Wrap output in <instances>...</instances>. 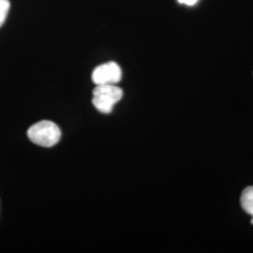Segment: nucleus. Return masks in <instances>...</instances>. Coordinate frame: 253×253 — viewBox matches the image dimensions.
I'll return each instance as SVG.
<instances>
[{
  "label": "nucleus",
  "instance_id": "nucleus-1",
  "mask_svg": "<svg viewBox=\"0 0 253 253\" xmlns=\"http://www.w3.org/2000/svg\"><path fill=\"white\" fill-rule=\"evenodd\" d=\"M27 136L36 145L42 147H52L59 142L61 130L54 122L42 120L28 128Z\"/></svg>",
  "mask_w": 253,
  "mask_h": 253
},
{
  "label": "nucleus",
  "instance_id": "nucleus-2",
  "mask_svg": "<svg viewBox=\"0 0 253 253\" xmlns=\"http://www.w3.org/2000/svg\"><path fill=\"white\" fill-rule=\"evenodd\" d=\"M122 97L123 90L117 84H100L93 90L92 103L100 113L110 114Z\"/></svg>",
  "mask_w": 253,
  "mask_h": 253
},
{
  "label": "nucleus",
  "instance_id": "nucleus-3",
  "mask_svg": "<svg viewBox=\"0 0 253 253\" xmlns=\"http://www.w3.org/2000/svg\"><path fill=\"white\" fill-rule=\"evenodd\" d=\"M122 78V71L118 64L108 62L98 66L92 73V81L96 85L117 84Z\"/></svg>",
  "mask_w": 253,
  "mask_h": 253
},
{
  "label": "nucleus",
  "instance_id": "nucleus-4",
  "mask_svg": "<svg viewBox=\"0 0 253 253\" xmlns=\"http://www.w3.org/2000/svg\"><path fill=\"white\" fill-rule=\"evenodd\" d=\"M240 202L245 211L253 217V187H248L243 190Z\"/></svg>",
  "mask_w": 253,
  "mask_h": 253
},
{
  "label": "nucleus",
  "instance_id": "nucleus-5",
  "mask_svg": "<svg viewBox=\"0 0 253 253\" xmlns=\"http://www.w3.org/2000/svg\"><path fill=\"white\" fill-rule=\"evenodd\" d=\"M10 3L9 0H0V27L5 23L9 13Z\"/></svg>",
  "mask_w": 253,
  "mask_h": 253
},
{
  "label": "nucleus",
  "instance_id": "nucleus-6",
  "mask_svg": "<svg viewBox=\"0 0 253 253\" xmlns=\"http://www.w3.org/2000/svg\"><path fill=\"white\" fill-rule=\"evenodd\" d=\"M180 4H184V5H187V6H193L195 5L198 0H177Z\"/></svg>",
  "mask_w": 253,
  "mask_h": 253
},
{
  "label": "nucleus",
  "instance_id": "nucleus-7",
  "mask_svg": "<svg viewBox=\"0 0 253 253\" xmlns=\"http://www.w3.org/2000/svg\"><path fill=\"white\" fill-rule=\"evenodd\" d=\"M252 224H253V218H252Z\"/></svg>",
  "mask_w": 253,
  "mask_h": 253
}]
</instances>
